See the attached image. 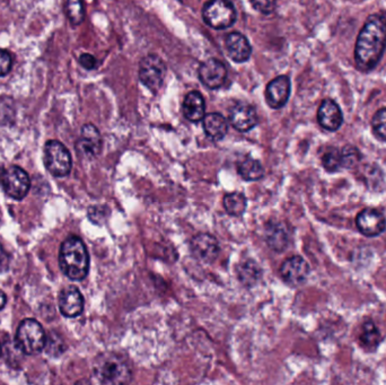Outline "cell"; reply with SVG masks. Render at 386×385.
<instances>
[{
    "mask_svg": "<svg viewBox=\"0 0 386 385\" xmlns=\"http://www.w3.org/2000/svg\"><path fill=\"white\" fill-rule=\"evenodd\" d=\"M386 50V17L373 14L366 19L365 24L357 38L355 47V61L362 72H371L378 66Z\"/></svg>",
    "mask_w": 386,
    "mask_h": 385,
    "instance_id": "6da1fadb",
    "label": "cell"
},
{
    "mask_svg": "<svg viewBox=\"0 0 386 385\" xmlns=\"http://www.w3.org/2000/svg\"><path fill=\"white\" fill-rule=\"evenodd\" d=\"M59 265L63 274L72 281H83L90 272V254L78 236H69L61 244Z\"/></svg>",
    "mask_w": 386,
    "mask_h": 385,
    "instance_id": "7a4b0ae2",
    "label": "cell"
},
{
    "mask_svg": "<svg viewBox=\"0 0 386 385\" xmlns=\"http://www.w3.org/2000/svg\"><path fill=\"white\" fill-rule=\"evenodd\" d=\"M94 374L103 384H127L132 377L128 361L117 354L102 356L96 363Z\"/></svg>",
    "mask_w": 386,
    "mask_h": 385,
    "instance_id": "3957f363",
    "label": "cell"
},
{
    "mask_svg": "<svg viewBox=\"0 0 386 385\" xmlns=\"http://www.w3.org/2000/svg\"><path fill=\"white\" fill-rule=\"evenodd\" d=\"M15 340L18 349L23 354L34 356L45 349L47 336L45 329L36 320L26 319L18 327Z\"/></svg>",
    "mask_w": 386,
    "mask_h": 385,
    "instance_id": "277c9868",
    "label": "cell"
},
{
    "mask_svg": "<svg viewBox=\"0 0 386 385\" xmlns=\"http://www.w3.org/2000/svg\"><path fill=\"white\" fill-rule=\"evenodd\" d=\"M204 23L214 30H225L236 22V9L230 0H208L202 7Z\"/></svg>",
    "mask_w": 386,
    "mask_h": 385,
    "instance_id": "5b68a950",
    "label": "cell"
},
{
    "mask_svg": "<svg viewBox=\"0 0 386 385\" xmlns=\"http://www.w3.org/2000/svg\"><path fill=\"white\" fill-rule=\"evenodd\" d=\"M0 185L7 196L16 201H22L30 191V176L23 168L15 165L0 168Z\"/></svg>",
    "mask_w": 386,
    "mask_h": 385,
    "instance_id": "8992f818",
    "label": "cell"
},
{
    "mask_svg": "<svg viewBox=\"0 0 386 385\" xmlns=\"http://www.w3.org/2000/svg\"><path fill=\"white\" fill-rule=\"evenodd\" d=\"M166 72V63L162 58L156 54H147L139 63L138 76L148 90L156 93L164 84Z\"/></svg>",
    "mask_w": 386,
    "mask_h": 385,
    "instance_id": "52a82bcc",
    "label": "cell"
},
{
    "mask_svg": "<svg viewBox=\"0 0 386 385\" xmlns=\"http://www.w3.org/2000/svg\"><path fill=\"white\" fill-rule=\"evenodd\" d=\"M45 164L52 175L63 178L72 171V155L61 141H49L45 146Z\"/></svg>",
    "mask_w": 386,
    "mask_h": 385,
    "instance_id": "ba28073f",
    "label": "cell"
},
{
    "mask_svg": "<svg viewBox=\"0 0 386 385\" xmlns=\"http://www.w3.org/2000/svg\"><path fill=\"white\" fill-rule=\"evenodd\" d=\"M198 75L201 83L207 88L217 90L220 88L227 79V68L220 60L210 58L201 63Z\"/></svg>",
    "mask_w": 386,
    "mask_h": 385,
    "instance_id": "9c48e42d",
    "label": "cell"
},
{
    "mask_svg": "<svg viewBox=\"0 0 386 385\" xmlns=\"http://www.w3.org/2000/svg\"><path fill=\"white\" fill-rule=\"evenodd\" d=\"M309 272L311 269L307 261L298 256L288 258L280 267V276L282 281L293 287L304 284L309 277Z\"/></svg>",
    "mask_w": 386,
    "mask_h": 385,
    "instance_id": "30bf717a",
    "label": "cell"
},
{
    "mask_svg": "<svg viewBox=\"0 0 386 385\" xmlns=\"http://www.w3.org/2000/svg\"><path fill=\"white\" fill-rule=\"evenodd\" d=\"M192 254L201 262L211 263L218 258L220 252L218 241L215 236L208 233L195 235L190 243Z\"/></svg>",
    "mask_w": 386,
    "mask_h": 385,
    "instance_id": "8fae6325",
    "label": "cell"
},
{
    "mask_svg": "<svg viewBox=\"0 0 386 385\" xmlns=\"http://www.w3.org/2000/svg\"><path fill=\"white\" fill-rule=\"evenodd\" d=\"M291 83L288 76H278L266 85V104L273 110L284 108L289 96H291Z\"/></svg>",
    "mask_w": 386,
    "mask_h": 385,
    "instance_id": "7c38bea8",
    "label": "cell"
},
{
    "mask_svg": "<svg viewBox=\"0 0 386 385\" xmlns=\"http://www.w3.org/2000/svg\"><path fill=\"white\" fill-rule=\"evenodd\" d=\"M356 225L362 235L374 237L385 230L386 218L374 208H365L357 216Z\"/></svg>",
    "mask_w": 386,
    "mask_h": 385,
    "instance_id": "4fadbf2b",
    "label": "cell"
},
{
    "mask_svg": "<svg viewBox=\"0 0 386 385\" xmlns=\"http://www.w3.org/2000/svg\"><path fill=\"white\" fill-rule=\"evenodd\" d=\"M102 150V137L99 129L93 125H85L81 128V138L76 143V150L78 154L86 159H93L99 155Z\"/></svg>",
    "mask_w": 386,
    "mask_h": 385,
    "instance_id": "5bb4252c",
    "label": "cell"
},
{
    "mask_svg": "<svg viewBox=\"0 0 386 385\" xmlns=\"http://www.w3.org/2000/svg\"><path fill=\"white\" fill-rule=\"evenodd\" d=\"M230 123L241 132H248L257 125L255 109L248 103H237L230 111Z\"/></svg>",
    "mask_w": 386,
    "mask_h": 385,
    "instance_id": "9a60e30c",
    "label": "cell"
},
{
    "mask_svg": "<svg viewBox=\"0 0 386 385\" xmlns=\"http://www.w3.org/2000/svg\"><path fill=\"white\" fill-rule=\"evenodd\" d=\"M84 297L77 287H66L59 296V308L63 317H79L84 311Z\"/></svg>",
    "mask_w": 386,
    "mask_h": 385,
    "instance_id": "2e32d148",
    "label": "cell"
},
{
    "mask_svg": "<svg viewBox=\"0 0 386 385\" xmlns=\"http://www.w3.org/2000/svg\"><path fill=\"white\" fill-rule=\"evenodd\" d=\"M318 121L328 132H337L344 123V114L335 101L323 100L318 110Z\"/></svg>",
    "mask_w": 386,
    "mask_h": 385,
    "instance_id": "e0dca14e",
    "label": "cell"
},
{
    "mask_svg": "<svg viewBox=\"0 0 386 385\" xmlns=\"http://www.w3.org/2000/svg\"><path fill=\"white\" fill-rule=\"evenodd\" d=\"M225 47L228 57L235 63H246L251 57L252 47L249 40L240 32H232L226 36Z\"/></svg>",
    "mask_w": 386,
    "mask_h": 385,
    "instance_id": "ac0fdd59",
    "label": "cell"
},
{
    "mask_svg": "<svg viewBox=\"0 0 386 385\" xmlns=\"http://www.w3.org/2000/svg\"><path fill=\"white\" fill-rule=\"evenodd\" d=\"M183 116L190 123L202 121L206 116V103L204 96L197 91L188 93L182 104Z\"/></svg>",
    "mask_w": 386,
    "mask_h": 385,
    "instance_id": "d6986e66",
    "label": "cell"
},
{
    "mask_svg": "<svg viewBox=\"0 0 386 385\" xmlns=\"http://www.w3.org/2000/svg\"><path fill=\"white\" fill-rule=\"evenodd\" d=\"M266 242L273 251H284L289 244V234L286 226L278 221H271L266 225Z\"/></svg>",
    "mask_w": 386,
    "mask_h": 385,
    "instance_id": "ffe728a7",
    "label": "cell"
},
{
    "mask_svg": "<svg viewBox=\"0 0 386 385\" xmlns=\"http://www.w3.org/2000/svg\"><path fill=\"white\" fill-rule=\"evenodd\" d=\"M204 134L214 141H219L226 137L228 132L227 120L220 113H208L202 119Z\"/></svg>",
    "mask_w": 386,
    "mask_h": 385,
    "instance_id": "44dd1931",
    "label": "cell"
},
{
    "mask_svg": "<svg viewBox=\"0 0 386 385\" xmlns=\"http://www.w3.org/2000/svg\"><path fill=\"white\" fill-rule=\"evenodd\" d=\"M237 277L243 286L255 287L262 277V269L253 260H246L237 268Z\"/></svg>",
    "mask_w": 386,
    "mask_h": 385,
    "instance_id": "7402d4cb",
    "label": "cell"
},
{
    "mask_svg": "<svg viewBox=\"0 0 386 385\" xmlns=\"http://www.w3.org/2000/svg\"><path fill=\"white\" fill-rule=\"evenodd\" d=\"M237 172L246 181H257L264 175V168L260 162L255 159H246L237 165Z\"/></svg>",
    "mask_w": 386,
    "mask_h": 385,
    "instance_id": "603a6c76",
    "label": "cell"
},
{
    "mask_svg": "<svg viewBox=\"0 0 386 385\" xmlns=\"http://www.w3.org/2000/svg\"><path fill=\"white\" fill-rule=\"evenodd\" d=\"M223 203H224L225 210L234 217L242 216L246 212V206H248L246 196L241 192H232V194H226Z\"/></svg>",
    "mask_w": 386,
    "mask_h": 385,
    "instance_id": "cb8c5ba5",
    "label": "cell"
},
{
    "mask_svg": "<svg viewBox=\"0 0 386 385\" xmlns=\"http://www.w3.org/2000/svg\"><path fill=\"white\" fill-rule=\"evenodd\" d=\"M360 340L366 349L374 350L378 346L380 341V333L373 321H367L362 326Z\"/></svg>",
    "mask_w": 386,
    "mask_h": 385,
    "instance_id": "d4e9b609",
    "label": "cell"
},
{
    "mask_svg": "<svg viewBox=\"0 0 386 385\" xmlns=\"http://www.w3.org/2000/svg\"><path fill=\"white\" fill-rule=\"evenodd\" d=\"M371 129L375 137L386 141V108L380 109L371 119Z\"/></svg>",
    "mask_w": 386,
    "mask_h": 385,
    "instance_id": "484cf974",
    "label": "cell"
},
{
    "mask_svg": "<svg viewBox=\"0 0 386 385\" xmlns=\"http://www.w3.org/2000/svg\"><path fill=\"white\" fill-rule=\"evenodd\" d=\"M67 15L72 25H79L84 21V8L81 0H67Z\"/></svg>",
    "mask_w": 386,
    "mask_h": 385,
    "instance_id": "4316f807",
    "label": "cell"
},
{
    "mask_svg": "<svg viewBox=\"0 0 386 385\" xmlns=\"http://www.w3.org/2000/svg\"><path fill=\"white\" fill-rule=\"evenodd\" d=\"M322 164L328 172H337L342 168L341 154L340 150L332 148L324 152L322 156Z\"/></svg>",
    "mask_w": 386,
    "mask_h": 385,
    "instance_id": "83f0119b",
    "label": "cell"
},
{
    "mask_svg": "<svg viewBox=\"0 0 386 385\" xmlns=\"http://www.w3.org/2000/svg\"><path fill=\"white\" fill-rule=\"evenodd\" d=\"M340 154H341L342 168H355L362 159L360 150H357L355 146H351V145L344 146Z\"/></svg>",
    "mask_w": 386,
    "mask_h": 385,
    "instance_id": "f1b7e54d",
    "label": "cell"
},
{
    "mask_svg": "<svg viewBox=\"0 0 386 385\" xmlns=\"http://www.w3.org/2000/svg\"><path fill=\"white\" fill-rule=\"evenodd\" d=\"M110 215V210L106 206H94L88 210V218L94 224H103Z\"/></svg>",
    "mask_w": 386,
    "mask_h": 385,
    "instance_id": "f546056e",
    "label": "cell"
},
{
    "mask_svg": "<svg viewBox=\"0 0 386 385\" xmlns=\"http://www.w3.org/2000/svg\"><path fill=\"white\" fill-rule=\"evenodd\" d=\"M251 5L255 10L260 12L261 14L270 15L275 12L277 1L275 0H251Z\"/></svg>",
    "mask_w": 386,
    "mask_h": 385,
    "instance_id": "4dcf8cb0",
    "label": "cell"
},
{
    "mask_svg": "<svg viewBox=\"0 0 386 385\" xmlns=\"http://www.w3.org/2000/svg\"><path fill=\"white\" fill-rule=\"evenodd\" d=\"M47 345H48V349L47 352L50 354V355L59 356L65 352V343L61 340V338H57V336L51 333L50 337H49V340H47ZM45 345V346H47Z\"/></svg>",
    "mask_w": 386,
    "mask_h": 385,
    "instance_id": "1f68e13d",
    "label": "cell"
},
{
    "mask_svg": "<svg viewBox=\"0 0 386 385\" xmlns=\"http://www.w3.org/2000/svg\"><path fill=\"white\" fill-rule=\"evenodd\" d=\"M13 66L12 54L8 51L0 49V77L8 75Z\"/></svg>",
    "mask_w": 386,
    "mask_h": 385,
    "instance_id": "d6a6232c",
    "label": "cell"
},
{
    "mask_svg": "<svg viewBox=\"0 0 386 385\" xmlns=\"http://www.w3.org/2000/svg\"><path fill=\"white\" fill-rule=\"evenodd\" d=\"M79 63H81V67H84L87 70H92V69L95 68L97 61H96V58L94 57L93 54H83L79 57Z\"/></svg>",
    "mask_w": 386,
    "mask_h": 385,
    "instance_id": "836d02e7",
    "label": "cell"
},
{
    "mask_svg": "<svg viewBox=\"0 0 386 385\" xmlns=\"http://www.w3.org/2000/svg\"><path fill=\"white\" fill-rule=\"evenodd\" d=\"M8 265V256L3 250V245L0 244V268H5Z\"/></svg>",
    "mask_w": 386,
    "mask_h": 385,
    "instance_id": "e575fe53",
    "label": "cell"
},
{
    "mask_svg": "<svg viewBox=\"0 0 386 385\" xmlns=\"http://www.w3.org/2000/svg\"><path fill=\"white\" fill-rule=\"evenodd\" d=\"M7 297L3 290H0V311L6 306Z\"/></svg>",
    "mask_w": 386,
    "mask_h": 385,
    "instance_id": "d590c367",
    "label": "cell"
},
{
    "mask_svg": "<svg viewBox=\"0 0 386 385\" xmlns=\"http://www.w3.org/2000/svg\"><path fill=\"white\" fill-rule=\"evenodd\" d=\"M0 352H1V349H0Z\"/></svg>",
    "mask_w": 386,
    "mask_h": 385,
    "instance_id": "8d00e7d4",
    "label": "cell"
}]
</instances>
